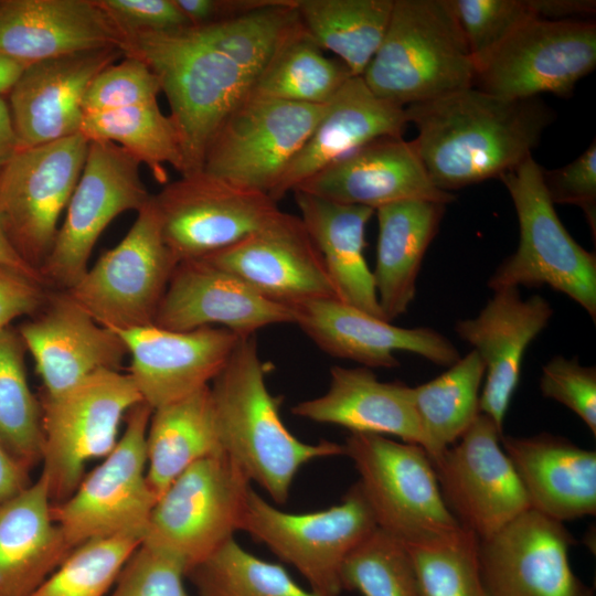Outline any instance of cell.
I'll list each match as a JSON object with an SVG mask.
<instances>
[{"label":"cell","instance_id":"cell-1","mask_svg":"<svg viewBox=\"0 0 596 596\" xmlns=\"http://www.w3.org/2000/svg\"><path fill=\"white\" fill-rule=\"evenodd\" d=\"M413 140L436 188L450 192L500 178L532 153L554 120L539 97L510 99L475 86L405 107Z\"/></svg>","mask_w":596,"mask_h":596},{"label":"cell","instance_id":"cell-2","mask_svg":"<svg viewBox=\"0 0 596 596\" xmlns=\"http://www.w3.org/2000/svg\"><path fill=\"white\" fill-rule=\"evenodd\" d=\"M210 387L223 451L274 502H287L302 466L344 455L341 444H308L285 426L280 416L283 397L274 396L267 387L255 334L240 338Z\"/></svg>","mask_w":596,"mask_h":596},{"label":"cell","instance_id":"cell-3","mask_svg":"<svg viewBox=\"0 0 596 596\" xmlns=\"http://www.w3.org/2000/svg\"><path fill=\"white\" fill-rule=\"evenodd\" d=\"M121 51L145 62L166 94L180 141L181 175L202 171L210 140L246 99L256 77L201 40L191 25L127 36Z\"/></svg>","mask_w":596,"mask_h":596},{"label":"cell","instance_id":"cell-4","mask_svg":"<svg viewBox=\"0 0 596 596\" xmlns=\"http://www.w3.org/2000/svg\"><path fill=\"white\" fill-rule=\"evenodd\" d=\"M476 66L450 0H394L384 38L362 78L406 107L473 86Z\"/></svg>","mask_w":596,"mask_h":596},{"label":"cell","instance_id":"cell-5","mask_svg":"<svg viewBox=\"0 0 596 596\" xmlns=\"http://www.w3.org/2000/svg\"><path fill=\"white\" fill-rule=\"evenodd\" d=\"M530 156L499 179L513 202L520 231L517 251L488 280L491 290L549 286L577 302L596 320V255L583 248L558 219Z\"/></svg>","mask_w":596,"mask_h":596},{"label":"cell","instance_id":"cell-6","mask_svg":"<svg viewBox=\"0 0 596 596\" xmlns=\"http://www.w3.org/2000/svg\"><path fill=\"white\" fill-rule=\"evenodd\" d=\"M343 447L377 528L407 545L465 530L447 507L423 447L361 433H350Z\"/></svg>","mask_w":596,"mask_h":596},{"label":"cell","instance_id":"cell-7","mask_svg":"<svg viewBox=\"0 0 596 596\" xmlns=\"http://www.w3.org/2000/svg\"><path fill=\"white\" fill-rule=\"evenodd\" d=\"M141 395L130 375L98 370L55 395H42L43 469L52 503L68 498L87 462L116 446L121 421Z\"/></svg>","mask_w":596,"mask_h":596},{"label":"cell","instance_id":"cell-8","mask_svg":"<svg viewBox=\"0 0 596 596\" xmlns=\"http://www.w3.org/2000/svg\"><path fill=\"white\" fill-rule=\"evenodd\" d=\"M376 528L358 482L340 503L307 513L283 511L251 489L240 524V531L295 567L318 596H339L343 592L344 561Z\"/></svg>","mask_w":596,"mask_h":596},{"label":"cell","instance_id":"cell-9","mask_svg":"<svg viewBox=\"0 0 596 596\" xmlns=\"http://www.w3.org/2000/svg\"><path fill=\"white\" fill-rule=\"evenodd\" d=\"M251 483L224 451L194 462L157 499L141 543L178 557L188 573L240 531Z\"/></svg>","mask_w":596,"mask_h":596},{"label":"cell","instance_id":"cell-10","mask_svg":"<svg viewBox=\"0 0 596 596\" xmlns=\"http://www.w3.org/2000/svg\"><path fill=\"white\" fill-rule=\"evenodd\" d=\"M152 408L141 402L126 417L115 448L75 491L53 503L52 515L70 550L96 539H143L157 498L147 481L146 437Z\"/></svg>","mask_w":596,"mask_h":596},{"label":"cell","instance_id":"cell-11","mask_svg":"<svg viewBox=\"0 0 596 596\" xmlns=\"http://www.w3.org/2000/svg\"><path fill=\"white\" fill-rule=\"evenodd\" d=\"M126 236L66 290L93 319L115 331L151 326L178 259L166 245L152 202Z\"/></svg>","mask_w":596,"mask_h":596},{"label":"cell","instance_id":"cell-12","mask_svg":"<svg viewBox=\"0 0 596 596\" xmlns=\"http://www.w3.org/2000/svg\"><path fill=\"white\" fill-rule=\"evenodd\" d=\"M88 143L78 132L18 149L0 173L1 224L17 253L38 272L53 247L60 216L82 174Z\"/></svg>","mask_w":596,"mask_h":596},{"label":"cell","instance_id":"cell-13","mask_svg":"<svg viewBox=\"0 0 596 596\" xmlns=\"http://www.w3.org/2000/svg\"><path fill=\"white\" fill-rule=\"evenodd\" d=\"M140 163L109 141H89L85 164L66 206L53 247L40 268L49 289L66 291L88 269L92 251L104 230L126 211L150 200Z\"/></svg>","mask_w":596,"mask_h":596},{"label":"cell","instance_id":"cell-14","mask_svg":"<svg viewBox=\"0 0 596 596\" xmlns=\"http://www.w3.org/2000/svg\"><path fill=\"white\" fill-rule=\"evenodd\" d=\"M327 104L246 97L210 140L202 171L235 187L269 195Z\"/></svg>","mask_w":596,"mask_h":596},{"label":"cell","instance_id":"cell-15","mask_svg":"<svg viewBox=\"0 0 596 596\" xmlns=\"http://www.w3.org/2000/svg\"><path fill=\"white\" fill-rule=\"evenodd\" d=\"M163 241L178 262L202 258L249 237L283 211L268 194L204 171L181 175L152 195Z\"/></svg>","mask_w":596,"mask_h":596},{"label":"cell","instance_id":"cell-16","mask_svg":"<svg viewBox=\"0 0 596 596\" xmlns=\"http://www.w3.org/2000/svg\"><path fill=\"white\" fill-rule=\"evenodd\" d=\"M596 66V24L533 18L478 68L473 86L510 99L570 95Z\"/></svg>","mask_w":596,"mask_h":596},{"label":"cell","instance_id":"cell-17","mask_svg":"<svg viewBox=\"0 0 596 596\" xmlns=\"http://www.w3.org/2000/svg\"><path fill=\"white\" fill-rule=\"evenodd\" d=\"M502 436L493 421L480 413L455 444L432 460L450 512L480 540L531 508L501 446Z\"/></svg>","mask_w":596,"mask_h":596},{"label":"cell","instance_id":"cell-18","mask_svg":"<svg viewBox=\"0 0 596 596\" xmlns=\"http://www.w3.org/2000/svg\"><path fill=\"white\" fill-rule=\"evenodd\" d=\"M574 543L563 522L529 508L479 539V565L489 595L594 596L572 570Z\"/></svg>","mask_w":596,"mask_h":596},{"label":"cell","instance_id":"cell-19","mask_svg":"<svg viewBox=\"0 0 596 596\" xmlns=\"http://www.w3.org/2000/svg\"><path fill=\"white\" fill-rule=\"evenodd\" d=\"M202 258L233 274L264 298L291 309L315 300L338 299L300 217L286 212L249 237Z\"/></svg>","mask_w":596,"mask_h":596},{"label":"cell","instance_id":"cell-20","mask_svg":"<svg viewBox=\"0 0 596 596\" xmlns=\"http://www.w3.org/2000/svg\"><path fill=\"white\" fill-rule=\"evenodd\" d=\"M295 310L273 302L233 274L203 258L179 262L153 324L171 331L220 326L254 336L273 324L294 323Z\"/></svg>","mask_w":596,"mask_h":596},{"label":"cell","instance_id":"cell-21","mask_svg":"<svg viewBox=\"0 0 596 596\" xmlns=\"http://www.w3.org/2000/svg\"><path fill=\"white\" fill-rule=\"evenodd\" d=\"M116 333L131 358L128 374L152 409L210 385L242 337L220 327L171 331L155 324Z\"/></svg>","mask_w":596,"mask_h":596},{"label":"cell","instance_id":"cell-22","mask_svg":"<svg viewBox=\"0 0 596 596\" xmlns=\"http://www.w3.org/2000/svg\"><path fill=\"white\" fill-rule=\"evenodd\" d=\"M552 316L553 308L543 296L523 299L519 288L504 287L493 290L477 317L456 323L458 337L473 347L486 368L480 413L490 417L501 433L524 353Z\"/></svg>","mask_w":596,"mask_h":596},{"label":"cell","instance_id":"cell-23","mask_svg":"<svg viewBox=\"0 0 596 596\" xmlns=\"http://www.w3.org/2000/svg\"><path fill=\"white\" fill-rule=\"evenodd\" d=\"M295 190L373 210L404 200L448 204L456 198L434 185L413 140L391 136L354 149L302 181Z\"/></svg>","mask_w":596,"mask_h":596},{"label":"cell","instance_id":"cell-24","mask_svg":"<svg viewBox=\"0 0 596 596\" xmlns=\"http://www.w3.org/2000/svg\"><path fill=\"white\" fill-rule=\"evenodd\" d=\"M294 310L295 324L319 349L361 366L397 368L398 351L447 368L460 359L455 344L434 329L397 327L338 299L315 300Z\"/></svg>","mask_w":596,"mask_h":596},{"label":"cell","instance_id":"cell-25","mask_svg":"<svg viewBox=\"0 0 596 596\" xmlns=\"http://www.w3.org/2000/svg\"><path fill=\"white\" fill-rule=\"evenodd\" d=\"M18 332L32 354L43 395H55L128 354L115 331L99 324L66 291L50 289L44 306Z\"/></svg>","mask_w":596,"mask_h":596},{"label":"cell","instance_id":"cell-26","mask_svg":"<svg viewBox=\"0 0 596 596\" xmlns=\"http://www.w3.org/2000/svg\"><path fill=\"white\" fill-rule=\"evenodd\" d=\"M120 57L121 50L106 47L28 65L8 94L18 149L81 132L82 103L91 82Z\"/></svg>","mask_w":596,"mask_h":596},{"label":"cell","instance_id":"cell-27","mask_svg":"<svg viewBox=\"0 0 596 596\" xmlns=\"http://www.w3.org/2000/svg\"><path fill=\"white\" fill-rule=\"evenodd\" d=\"M123 42L96 0H0V53L25 66Z\"/></svg>","mask_w":596,"mask_h":596},{"label":"cell","instance_id":"cell-28","mask_svg":"<svg viewBox=\"0 0 596 596\" xmlns=\"http://www.w3.org/2000/svg\"><path fill=\"white\" fill-rule=\"evenodd\" d=\"M408 125L405 107L377 97L362 76L349 77L269 196L278 203L302 181L366 142L403 137Z\"/></svg>","mask_w":596,"mask_h":596},{"label":"cell","instance_id":"cell-29","mask_svg":"<svg viewBox=\"0 0 596 596\" xmlns=\"http://www.w3.org/2000/svg\"><path fill=\"white\" fill-rule=\"evenodd\" d=\"M411 389L401 382H381L365 366L334 365L327 392L295 404L291 413L315 423L342 426L350 433L398 437L423 447L430 457Z\"/></svg>","mask_w":596,"mask_h":596},{"label":"cell","instance_id":"cell-30","mask_svg":"<svg viewBox=\"0 0 596 596\" xmlns=\"http://www.w3.org/2000/svg\"><path fill=\"white\" fill-rule=\"evenodd\" d=\"M531 508L560 522L596 513V451L549 433L501 437Z\"/></svg>","mask_w":596,"mask_h":596},{"label":"cell","instance_id":"cell-31","mask_svg":"<svg viewBox=\"0 0 596 596\" xmlns=\"http://www.w3.org/2000/svg\"><path fill=\"white\" fill-rule=\"evenodd\" d=\"M40 477L0 505V596H30L72 551Z\"/></svg>","mask_w":596,"mask_h":596},{"label":"cell","instance_id":"cell-32","mask_svg":"<svg viewBox=\"0 0 596 596\" xmlns=\"http://www.w3.org/2000/svg\"><path fill=\"white\" fill-rule=\"evenodd\" d=\"M300 220L319 251L338 300L380 317L373 273L364 257L365 227L375 210L295 190Z\"/></svg>","mask_w":596,"mask_h":596},{"label":"cell","instance_id":"cell-33","mask_svg":"<svg viewBox=\"0 0 596 596\" xmlns=\"http://www.w3.org/2000/svg\"><path fill=\"white\" fill-rule=\"evenodd\" d=\"M446 204L404 200L375 210L379 225L373 273L384 320L404 315L416 295V280L426 251L438 232Z\"/></svg>","mask_w":596,"mask_h":596},{"label":"cell","instance_id":"cell-34","mask_svg":"<svg viewBox=\"0 0 596 596\" xmlns=\"http://www.w3.org/2000/svg\"><path fill=\"white\" fill-rule=\"evenodd\" d=\"M223 451L210 385L152 409L147 481L158 499L194 462Z\"/></svg>","mask_w":596,"mask_h":596},{"label":"cell","instance_id":"cell-35","mask_svg":"<svg viewBox=\"0 0 596 596\" xmlns=\"http://www.w3.org/2000/svg\"><path fill=\"white\" fill-rule=\"evenodd\" d=\"M394 0H296L300 23L321 49L362 76L389 25Z\"/></svg>","mask_w":596,"mask_h":596},{"label":"cell","instance_id":"cell-36","mask_svg":"<svg viewBox=\"0 0 596 596\" xmlns=\"http://www.w3.org/2000/svg\"><path fill=\"white\" fill-rule=\"evenodd\" d=\"M351 76L339 58L324 56L300 23L256 77L247 97L324 105Z\"/></svg>","mask_w":596,"mask_h":596},{"label":"cell","instance_id":"cell-37","mask_svg":"<svg viewBox=\"0 0 596 596\" xmlns=\"http://www.w3.org/2000/svg\"><path fill=\"white\" fill-rule=\"evenodd\" d=\"M485 373L481 358L472 350L437 377L411 389L432 460L455 444L480 414Z\"/></svg>","mask_w":596,"mask_h":596},{"label":"cell","instance_id":"cell-38","mask_svg":"<svg viewBox=\"0 0 596 596\" xmlns=\"http://www.w3.org/2000/svg\"><path fill=\"white\" fill-rule=\"evenodd\" d=\"M81 134L89 141L118 145L146 164L161 184L168 183L166 166L182 172V153L173 123L158 100L121 109L84 115Z\"/></svg>","mask_w":596,"mask_h":596},{"label":"cell","instance_id":"cell-39","mask_svg":"<svg viewBox=\"0 0 596 596\" xmlns=\"http://www.w3.org/2000/svg\"><path fill=\"white\" fill-rule=\"evenodd\" d=\"M26 348L10 326L0 329V443L29 470L42 461L41 401L25 373Z\"/></svg>","mask_w":596,"mask_h":596},{"label":"cell","instance_id":"cell-40","mask_svg":"<svg viewBox=\"0 0 596 596\" xmlns=\"http://www.w3.org/2000/svg\"><path fill=\"white\" fill-rule=\"evenodd\" d=\"M187 577L199 596H318L285 567L244 550L233 538L193 566Z\"/></svg>","mask_w":596,"mask_h":596},{"label":"cell","instance_id":"cell-41","mask_svg":"<svg viewBox=\"0 0 596 596\" xmlns=\"http://www.w3.org/2000/svg\"><path fill=\"white\" fill-rule=\"evenodd\" d=\"M405 545L421 596H490L479 565V539L472 532L465 529L446 539Z\"/></svg>","mask_w":596,"mask_h":596},{"label":"cell","instance_id":"cell-42","mask_svg":"<svg viewBox=\"0 0 596 596\" xmlns=\"http://www.w3.org/2000/svg\"><path fill=\"white\" fill-rule=\"evenodd\" d=\"M341 586L362 596H421L407 546L380 528L344 561Z\"/></svg>","mask_w":596,"mask_h":596},{"label":"cell","instance_id":"cell-43","mask_svg":"<svg viewBox=\"0 0 596 596\" xmlns=\"http://www.w3.org/2000/svg\"><path fill=\"white\" fill-rule=\"evenodd\" d=\"M141 542L132 535L87 541L73 549L30 596H105Z\"/></svg>","mask_w":596,"mask_h":596},{"label":"cell","instance_id":"cell-44","mask_svg":"<svg viewBox=\"0 0 596 596\" xmlns=\"http://www.w3.org/2000/svg\"><path fill=\"white\" fill-rule=\"evenodd\" d=\"M476 73L525 22L536 18L530 0H450Z\"/></svg>","mask_w":596,"mask_h":596},{"label":"cell","instance_id":"cell-45","mask_svg":"<svg viewBox=\"0 0 596 596\" xmlns=\"http://www.w3.org/2000/svg\"><path fill=\"white\" fill-rule=\"evenodd\" d=\"M161 92L150 67L134 56H124L99 72L91 82L82 103L84 115L157 102Z\"/></svg>","mask_w":596,"mask_h":596},{"label":"cell","instance_id":"cell-46","mask_svg":"<svg viewBox=\"0 0 596 596\" xmlns=\"http://www.w3.org/2000/svg\"><path fill=\"white\" fill-rule=\"evenodd\" d=\"M185 565L175 556L140 544L121 568L110 596H190Z\"/></svg>","mask_w":596,"mask_h":596},{"label":"cell","instance_id":"cell-47","mask_svg":"<svg viewBox=\"0 0 596 596\" xmlns=\"http://www.w3.org/2000/svg\"><path fill=\"white\" fill-rule=\"evenodd\" d=\"M544 397L575 413L596 435V369L582 365L577 358L553 356L542 368L539 381Z\"/></svg>","mask_w":596,"mask_h":596},{"label":"cell","instance_id":"cell-48","mask_svg":"<svg viewBox=\"0 0 596 596\" xmlns=\"http://www.w3.org/2000/svg\"><path fill=\"white\" fill-rule=\"evenodd\" d=\"M543 183L553 204H574L585 214L596 235V145L571 163L554 170L542 169Z\"/></svg>","mask_w":596,"mask_h":596},{"label":"cell","instance_id":"cell-49","mask_svg":"<svg viewBox=\"0 0 596 596\" xmlns=\"http://www.w3.org/2000/svg\"><path fill=\"white\" fill-rule=\"evenodd\" d=\"M96 1L120 31L124 40L139 33L170 32L191 25L174 0Z\"/></svg>","mask_w":596,"mask_h":596},{"label":"cell","instance_id":"cell-50","mask_svg":"<svg viewBox=\"0 0 596 596\" xmlns=\"http://www.w3.org/2000/svg\"><path fill=\"white\" fill-rule=\"evenodd\" d=\"M50 289L39 279L0 264V329L22 316H34Z\"/></svg>","mask_w":596,"mask_h":596},{"label":"cell","instance_id":"cell-51","mask_svg":"<svg viewBox=\"0 0 596 596\" xmlns=\"http://www.w3.org/2000/svg\"><path fill=\"white\" fill-rule=\"evenodd\" d=\"M191 25H204L238 17L257 6L256 0H174Z\"/></svg>","mask_w":596,"mask_h":596},{"label":"cell","instance_id":"cell-52","mask_svg":"<svg viewBox=\"0 0 596 596\" xmlns=\"http://www.w3.org/2000/svg\"><path fill=\"white\" fill-rule=\"evenodd\" d=\"M530 3L536 18L553 21L582 20L596 11L594 0H530Z\"/></svg>","mask_w":596,"mask_h":596},{"label":"cell","instance_id":"cell-53","mask_svg":"<svg viewBox=\"0 0 596 596\" xmlns=\"http://www.w3.org/2000/svg\"><path fill=\"white\" fill-rule=\"evenodd\" d=\"M29 471L0 443V505L31 485Z\"/></svg>","mask_w":596,"mask_h":596},{"label":"cell","instance_id":"cell-54","mask_svg":"<svg viewBox=\"0 0 596 596\" xmlns=\"http://www.w3.org/2000/svg\"><path fill=\"white\" fill-rule=\"evenodd\" d=\"M17 150L18 142L9 104L3 96H0V173Z\"/></svg>","mask_w":596,"mask_h":596},{"label":"cell","instance_id":"cell-55","mask_svg":"<svg viewBox=\"0 0 596 596\" xmlns=\"http://www.w3.org/2000/svg\"><path fill=\"white\" fill-rule=\"evenodd\" d=\"M0 264L12 267L22 273H25L43 283L40 273L35 270L34 268H32L28 263H25L24 259L13 248V246L11 245L3 230L1 221H0Z\"/></svg>","mask_w":596,"mask_h":596},{"label":"cell","instance_id":"cell-56","mask_svg":"<svg viewBox=\"0 0 596 596\" xmlns=\"http://www.w3.org/2000/svg\"><path fill=\"white\" fill-rule=\"evenodd\" d=\"M26 66L0 53V96L9 94Z\"/></svg>","mask_w":596,"mask_h":596}]
</instances>
